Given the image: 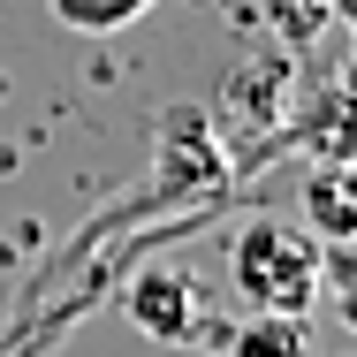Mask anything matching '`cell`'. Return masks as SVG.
Listing matches in <instances>:
<instances>
[{
  "label": "cell",
  "mask_w": 357,
  "mask_h": 357,
  "mask_svg": "<svg viewBox=\"0 0 357 357\" xmlns=\"http://www.w3.org/2000/svg\"><path fill=\"white\" fill-rule=\"evenodd\" d=\"M228 282L243 304H259V312H282V319H304L312 304H319V282H327V251L304 236V228H289V220L259 213L236 228V251H228Z\"/></svg>",
  "instance_id": "cell-1"
},
{
  "label": "cell",
  "mask_w": 357,
  "mask_h": 357,
  "mask_svg": "<svg viewBox=\"0 0 357 357\" xmlns=\"http://www.w3.org/2000/svg\"><path fill=\"white\" fill-rule=\"evenodd\" d=\"M130 327H137L144 342H183L190 327H198V289L183 282L175 266H152L130 282Z\"/></svg>",
  "instance_id": "cell-2"
},
{
  "label": "cell",
  "mask_w": 357,
  "mask_h": 357,
  "mask_svg": "<svg viewBox=\"0 0 357 357\" xmlns=\"http://www.w3.org/2000/svg\"><path fill=\"white\" fill-rule=\"evenodd\" d=\"M304 206H312V228H319L327 243H350L357 213H350V175H342V167H319V175L304 183Z\"/></svg>",
  "instance_id": "cell-3"
},
{
  "label": "cell",
  "mask_w": 357,
  "mask_h": 357,
  "mask_svg": "<svg viewBox=\"0 0 357 357\" xmlns=\"http://www.w3.org/2000/svg\"><path fill=\"white\" fill-rule=\"evenodd\" d=\"M266 23L282 46H312L327 23H342V0H266Z\"/></svg>",
  "instance_id": "cell-4"
},
{
  "label": "cell",
  "mask_w": 357,
  "mask_h": 357,
  "mask_svg": "<svg viewBox=\"0 0 357 357\" xmlns=\"http://www.w3.org/2000/svg\"><path fill=\"white\" fill-rule=\"evenodd\" d=\"M152 0H54V23H69L84 38H107V31H130Z\"/></svg>",
  "instance_id": "cell-5"
},
{
  "label": "cell",
  "mask_w": 357,
  "mask_h": 357,
  "mask_svg": "<svg viewBox=\"0 0 357 357\" xmlns=\"http://www.w3.org/2000/svg\"><path fill=\"white\" fill-rule=\"evenodd\" d=\"M304 350V327L282 319V312H259L251 327H236V350L228 357H296Z\"/></svg>",
  "instance_id": "cell-6"
}]
</instances>
